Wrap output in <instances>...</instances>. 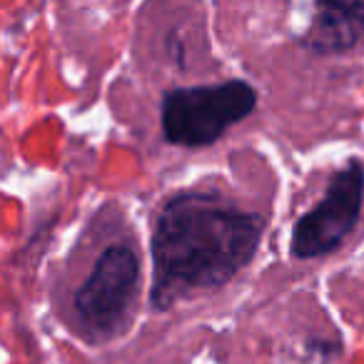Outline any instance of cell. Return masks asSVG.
<instances>
[{"instance_id": "1", "label": "cell", "mask_w": 364, "mask_h": 364, "mask_svg": "<svg viewBox=\"0 0 364 364\" xmlns=\"http://www.w3.org/2000/svg\"><path fill=\"white\" fill-rule=\"evenodd\" d=\"M264 220L210 193H180L157 213L152 228V307L180 294L228 284L262 240Z\"/></svg>"}, {"instance_id": "5", "label": "cell", "mask_w": 364, "mask_h": 364, "mask_svg": "<svg viewBox=\"0 0 364 364\" xmlns=\"http://www.w3.org/2000/svg\"><path fill=\"white\" fill-rule=\"evenodd\" d=\"M364 41V3H329L314 6L307 31L299 36L307 50L319 55H339Z\"/></svg>"}, {"instance_id": "4", "label": "cell", "mask_w": 364, "mask_h": 364, "mask_svg": "<svg viewBox=\"0 0 364 364\" xmlns=\"http://www.w3.org/2000/svg\"><path fill=\"white\" fill-rule=\"evenodd\" d=\"M137 284H140V259L135 250L125 242L107 245L75 292L73 307L77 319L92 334L117 332L135 302Z\"/></svg>"}, {"instance_id": "3", "label": "cell", "mask_w": 364, "mask_h": 364, "mask_svg": "<svg viewBox=\"0 0 364 364\" xmlns=\"http://www.w3.org/2000/svg\"><path fill=\"white\" fill-rule=\"evenodd\" d=\"M364 205V165L349 160L329 180L324 198L294 223L289 252L294 259L329 255L357 225Z\"/></svg>"}, {"instance_id": "2", "label": "cell", "mask_w": 364, "mask_h": 364, "mask_svg": "<svg viewBox=\"0 0 364 364\" xmlns=\"http://www.w3.org/2000/svg\"><path fill=\"white\" fill-rule=\"evenodd\" d=\"M255 107L257 92L240 77L220 85L172 87L162 95L160 105L162 135L170 145L208 147L252 115Z\"/></svg>"}]
</instances>
